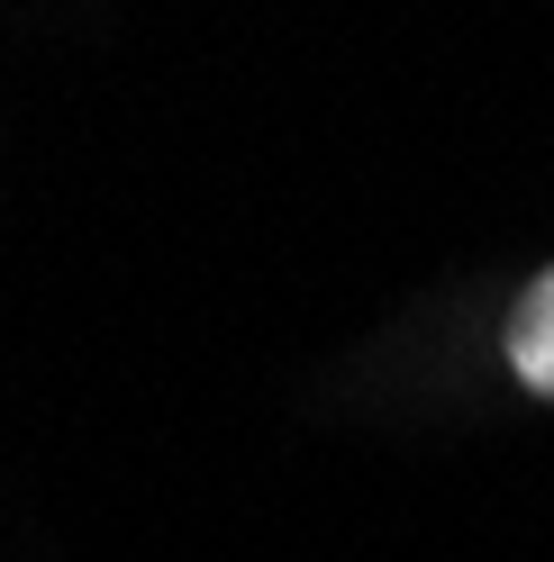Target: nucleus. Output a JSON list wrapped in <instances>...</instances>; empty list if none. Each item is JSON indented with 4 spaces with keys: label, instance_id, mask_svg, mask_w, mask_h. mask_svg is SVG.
<instances>
[{
    "label": "nucleus",
    "instance_id": "f257e3e1",
    "mask_svg": "<svg viewBox=\"0 0 554 562\" xmlns=\"http://www.w3.org/2000/svg\"><path fill=\"white\" fill-rule=\"evenodd\" d=\"M509 363H518V381H528V391L554 400V272L509 308Z\"/></svg>",
    "mask_w": 554,
    "mask_h": 562
}]
</instances>
